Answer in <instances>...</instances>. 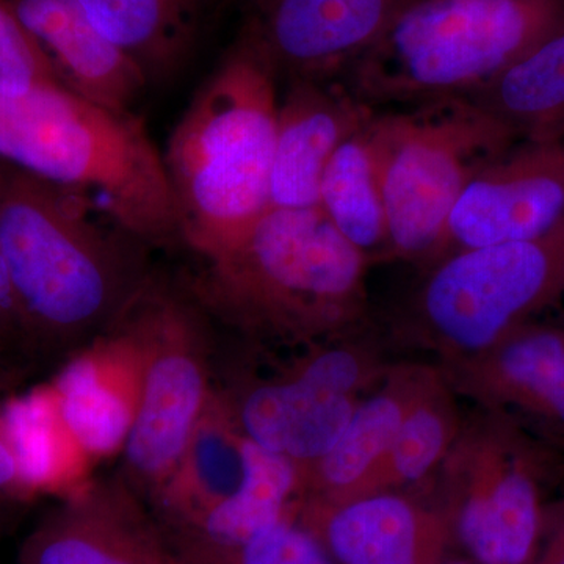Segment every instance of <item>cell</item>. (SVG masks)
<instances>
[{"label":"cell","mask_w":564,"mask_h":564,"mask_svg":"<svg viewBox=\"0 0 564 564\" xmlns=\"http://www.w3.org/2000/svg\"><path fill=\"white\" fill-rule=\"evenodd\" d=\"M150 250L84 193L21 170L0 198V256L35 358L106 333L154 269Z\"/></svg>","instance_id":"6da1fadb"},{"label":"cell","mask_w":564,"mask_h":564,"mask_svg":"<svg viewBox=\"0 0 564 564\" xmlns=\"http://www.w3.org/2000/svg\"><path fill=\"white\" fill-rule=\"evenodd\" d=\"M367 263L321 207H270L184 278L212 322L248 343L317 345L366 318Z\"/></svg>","instance_id":"7a4b0ae2"},{"label":"cell","mask_w":564,"mask_h":564,"mask_svg":"<svg viewBox=\"0 0 564 564\" xmlns=\"http://www.w3.org/2000/svg\"><path fill=\"white\" fill-rule=\"evenodd\" d=\"M280 82L242 29L170 137L162 155L182 242L202 259L270 209Z\"/></svg>","instance_id":"3957f363"},{"label":"cell","mask_w":564,"mask_h":564,"mask_svg":"<svg viewBox=\"0 0 564 564\" xmlns=\"http://www.w3.org/2000/svg\"><path fill=\"white\" fill-rule=\"evenodd\" d=\"M0 159L84 193L150 248L184 247L162 152L133 111L104 109L63 87L0 91Z\"/></svg>","instance_id":"277c9868"},{"label":"cell","mask_w":564,"mask_h":564,"mask_svg":"<svg viewBox=\"0 0 564 564\" xmlns=\"http://www.w3.org/2000/svg\"><path fill=\"white\" fill-rule=\"evenodd\" d=\"M564 25V0H411L343 80L375 110L464 98Z\"/></svg>","instance_id":"5b68a950"},{"label":"cell","mask_w":564,"mask_h":564,"mask_svg":"<svg viewBox=\"0 0 564 564\" xmlns=\"http://www.w3.org/2000/svg\"><path fill=\"white\" fill-rule=\"evenodd\" d=\"M383 191L393 258L434 262L467 185L513 133L467 98L378 110L366 128Z\"/></svg>","instance_id":"8992f818"},{"label":"cell","mask_w":564,"mask_h":564,"mask_svg":"<svg viewBox=\"0 0 564 564\" xmlns=\"http://www.w3.org/2000/svg\"><path fill=\"white\" fill-rule=\"evenodd\" d=\"M117 322L143 366L139 410L117 475L148 502L180 463L214 391L215 323L185 278L158 269Z\"/></svg>","instance_id":"52a82bcc"},{"label":"cell","mask_w":564,"mask_h":564,"mask_svg":"<svg viewBox=\"0 0 564 564\" xmlns=\"http://www.w3.org/2000/svg\"><path fill=\"white\" fill-rule=\"evenodd\" d=\"M564 273V226L541 239L464 248L434 261L415 292L408 325L445 361L503 339Z\"/></svg>","instance_id":"ba28073f"},{"label":"cell","mask_w":564,"mask_h":564,"mask_svg":"<svg viewBox=\"0 0 564 564\" xmlns=\"http://www.w3.org/2000/svg\"><path fill=\"white\" fill-rule=\"evenodd\" d=\"M564 226V139L518 140L463 192L443 256L541 239Z\"/></svg>","instance_id":"9c48e42d"},{"label":"cell","mask_w":564,"mask_h":564,"mask_svg":"<svg viewBox=\"0 0 564 564\" xmlns=\"http://www.w3.org/2000/svg\"><path fill=\"white\" fill-rule=\"evenodd\" d=\"M20 564H184L118 475L70 491L24 538Z\"/></svg>","instance_id":"30bf717a"},{"label":"cell","mask_w":564,"mask_h":564,"mask_svg":"<svg viewBox=\"0 0 564 564\" xmlns=\"http://www.w3.org/2000/svg\"><path fill=\"white\" fill-rule=\"evenodd\" d=\"M447 502L440 513L452 541L475 564H525L538 533V503L532 481L502 469L478 425L459 433L445 456Z\"/></svg>","instance_id":"8fae6325"},{"label":"cell","mask_w":564,"mask_h":564,"mask_svg":"<svg viewBox=\"0 0 564 564\" xmlns=\"http://www.w3.org/2000/svg\"><path fill=\"white\" fill-rule=\"evenodd\" d=\"M411 0H248L243 31L282 82L343 79Z\"/></svg>","instance_id":"7c38bea8"},{"label":"cell","mask_w":564,"mask_h":564,"mask_svg":"<svg viewBox=\"0 0 564 564\" xmlns=\"http://www.w3.org/2000/svg\"><path fill=\"white\" fill-rule=\"evenodd\" d=\"M284 84L270 207H318L322 176L334 152L364 131L378 110L362 102L343 79H291Z\"/></svg>","instance_id":"4fadbf2b"},{"label":"cell","mask_w":564,"mask_h":564,"mask_svg":"<svg viewBox=\"0 0 564 564\" xmlns=\"http://www.w3.org/2000/svg\"><path fill=\"white\" fill-rule=\"evenodd\" d=\"M296 519L334 564H441L452 543L440 511L395 491L343 503L304 499Z\"/></svg>","instance_id":"5bb4252c"},{"label":"cell","mask_w":564,"mask_h":564,"mask_svg":"<svg viewBox=\"0 0 564 564\" xmlns=\"http://www.w3.org/2000/svg\"><path fill=\"white\" fill-rule=\"evenodd\" d=\"M52 391L62 421L85 455L122 451L139 410L143 366L118 323L68 358Z\"/></svg>","instance_id":"9a60e30c"},{"label":"cell","mask_w":564,"mask_h":564,"mask_svg":"<svg viewBox=\"0 0 564 564\" xmlns=\"http://www.w3.org/2000/svg\"><path fill=\"white\" fill-rule=\"evenodd\" d=\"M66 90L104 109L132 113L150 82L90 21L77 0H11Z\"/></svg>","instance_id":"2e32d148"},{"label":"cell","mask_w":564,"mask_h":564,"mask_svg":"<svg viewBox=\"0 0 564 564\" xmlns=\"http://www.w3.org/2000/svg\"><path fill=\"white\" fill-rule=\"evenodd\" d=\"M221 391L245 436L284 456L300 473L332 451L359 406L358 397L318 388L292 373Z\"/></svg>","instance_id":"e0dca14e"},{"label":"cell","mask_w":564,"mask_h":564,"mask_svg":"<svg viewBox=\"0 0 564 564\" xmlns=\"http://www.w3.org/2000/svg\"><path fill=\"white\" fill-rule=\"evenodd\" d=\"M245 443L228 397L214 388L180 463L147 502L166 536L198 525L242 488Z\"/></svg>","instance_id":"ac0fdd59"},{"label":"cell","mask_w":564,"mask_h":564,"mask_svg":"<svg viewBox=\"0 0 564 564\" xmlns=\"http://www.w3.org/2000/svg\"><path fill=\"white\" fill-rule=\"evenodd\" d=\"M151 85L180 76L199 50L215 0H77Z\"/></svg>","instance_id":"d6986e66"},{"label":"cell","mask_w":564,"mask_h":564,"mask_svg":"<svg viewBox=\"0 0 564 564\" xmlns=\"http://www.w3.org/2000/svg\"><path fill=\"white\" fill-rule=\"evenodd\" d=\"M425 369L400 370L372 399L359 403L328 454L302 470L303 500H355L366 478L388 454L413 403Z\"/></svg>","instance_id":"ffe728a7"},{"label":"cell","mask_w":564,"mask_h":564,"mask_svg":"<svg viewBox=\"0 0 564 564\" xmlns=\"http://www.w3.org/2000/svg\"><path fill=\"white\" fill-rule=\"evenodd\" d=\"M245 462L247 474L242 488L228 502L187 532L169 536L176 551L243 543L278 522L299 518L303 502L299 467L248 437Z\"/></svg>","instance_id":"44dd1931"},{"label":"cell","mask_w":564,"mask_h":564,"mask_svg":"<svg viewBox=\"0 0 564 564\" xmlns=\"http://www.w3.org/2000/svg\"><path fill=\"white\" fill-rule=\"evenodd\" d=\"M464 98L492 115L516 140L564 139V25Z\"/></svg>","instance_id":"7402d4cb"},{"label":"cell","mask_w":564,"mask_h":564,"mask_svg":"<svg viewBox=\"0 0 564 564\" xmlns=\"http://www.w3.org/2000/svg\"><path fill=\"white\" fill-rule=\"evenodd\" d=\"M318 207L367 262L393 258L383 191L366 129L334 152L322 176Z\"/></svg>","instance_id":"603a6c76"},{"label":"cell","mask_w":564,"mask_h":564,"mask_svg":"<svg viewBox=\"0 0 564 564\" xmlns=\"http://www.w3.org/2000/svg\"><path fill=\"white\" fill-rule=\"evenodd\" d=\"M459 433L462 426L447 381L426 369L388 454L366 478L356 499L395 491L422 480L444 462Z\"/></svg>","instance_id":"cb8c5ba5"},{"label":"cell","mask_w":564,"mask_h":564,"mask_svg":"<svg viewBox=\"0 0 564 564\" xmlns=\"http://www.w3.org/2000/svg\"><path fill=\"white\" fill-rule=\"evenodd\" d=\"M0 432L17 456L22 480L31 496L63 485L61 478L66 469L61 464L63 455L58 448L77 443H62V437L70 433L62 421L52 388L7 404L6 410L0 411Z\"/></svg>","instance_id":"d4e9b609"},{"label":"cell","mask_w":564,"mask_h":564,"mask_svg":"<svg viewBox=\"0 0 564 564\" xmlns=\"http://www.w3.org/2000/svg\"><path fill=\"white\" fill-rule=\"evenodd\" d=\"M176 552L185 564H334L299 519L278 522L243 543Z\"/></svg>","instance_id":"484cf974"},{"label":"cell","mask_w":564,"mask_h":564,"mask_svg":"<svg viewBox=\"0 0 564 564\" xmlns=\"http://www.w3.org/2000/svg\"><path fill=\"white\" fill-rule=\"evenodd\" d=\"M52 87L63 85L50 58L18 17L11 0H0V91L20 96Z\"/></svg>","instance_id":"4316f807"},{"label":"cell","mask_w":564,"mask_h":564,"mask_svg":"<svg viewBox=\"0 0 564 564\" xmlns=\"http://www.w3.org/2000/svg\"><path fill=\"white\" fill-rule=\"evenodd\" d=\"M315 351L300 359L288 373L303 378L318 388L356 397V393L366 388L375 377V364L364 355L356 351L351 345H334L321 347L313 345Z\"/></svg>","instance_id":"83f0119b"},{"label":"cell","mask_w":564,"mask_h":564,"mask_svg":"<svg viewBox=\"0 0 564 564\" xmlns=\"http://www.w3.org/2000/svg\"><path fill=\"white\" fill-rule=\"evenodd\" d=\"M11 356L35 359L9 270L0 256V384L10 378Z\"/></svg>","instance_id":"f1b7e54d"},{"label":"cell","mask_w":564,"mask_h":564,"mask_svg":"<svg viewBox=\"0 0 564 564\" xmlns=\"http://www.w3.org/2000/svg\"><path fill=\"white\" fill-rule=\"evenodd\" d=\"M0 496L14 497V499H28L31 496L22 480L17 456L2 432H0Z\"/></svg>","instance_id":"f546056e"},{"label":"cell","mask_w":564,"mask_h":564,"mask_svg":"<svg viewBox=\"0 0 564 564\" xmlns=\"http://www.w3.org/2000/svg\"><path fill=\"white\" fill-rule=\"evenodd\" d=\"M14 166L10 165V163L3 162L0 159V198H2L3 192L9 187L11 176L14 173Z\"/></svg>","instance_id":"4dcf8cb0"},{"label":"cell","mask_w":564,"mask_h":564,"mask_svg":"<svg viewBox=\"0 0 564 564\" xmlns=\"http://www.w3.org/2000/svg\"><path fill=\"white\" fill-rule=\"evenodd\" d=\"M554 564H564V555L562 556V558L558 560V562H556Z\"/></svg>","instance_id":"1f68e13d"},{"label":"cell","mask_w":564,"mask_h":564,"mask_svg":"<svg viewBox=\"0 0 564 564\" xmlns=\"http://www.w3.org/2000/svg\"><path fill=\"white\" fill-rule=\"evenodd\" d=\"M441 564H466V563H441Z\"/></svg>","instance_id":"d6a6232c"},{"label":"cell","mask_w":564,"mask_h":564,"mask_svg":"<svg viewBox=\"0 0 564 564\" xmlns=\"http://www.w3.org/2000/svg\"><path fill=\"white\" fill-rule=\"evenodd\" d=\"M185 564V563H184Z\"/></svg>","instance_id":"836d02e7"}]
</instances>
